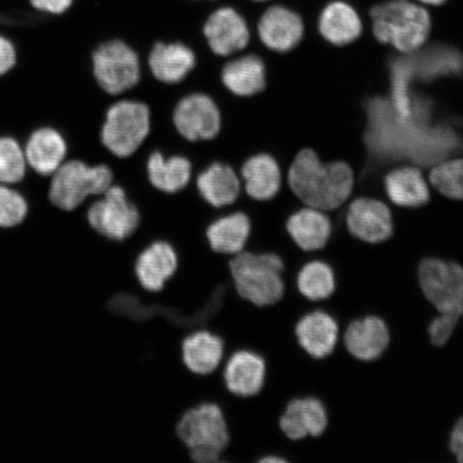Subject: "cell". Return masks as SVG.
Instances as JSON below:
<instances>
[{"label":"cell","instance_id":"cell-1","mask_svg":"<svg viewBox=\"0 0 463 463\" xmlns=\"http://www.w3.org/2000/svg\"><path fill=\"white\" fill-rule=\"evenodd\" d=\"M288 184L307 206L333 211L349 199L354 187V173L345 162L324 164L314 150L303 149L289 167Z\"/></svg>","mask_w":463,"mask_h":463},{"label":"cell","instance_id":"cell-2","mask_svg":"<svg viewBox=\"0 0 463 463\" xmlns=\"http://www.w3.org/2000/svg\"><path fill=\"white\" fill-rule=\"evenodd\" d=\"M235 292L245 302L270 307L286 294V262L276 252L244 250L229 260Z\"/></svg>","mask_w":463,"mask_h":463},{"label":"cell","instance_id":"cell-3","mask_svg":"<svg viewBox=\"0 0 463 463\" xmlns=\"http://www.w3.org/2000/svg\"><path fill=\"white\" fill-rule=\"evenodd\" d=\"M175 431L189 450L191 463H222L230 431L219 404L203 402L188 409L177 421Z\"/></svg>","mask_w":463,"mask_h":463},{"label":"cell","instance_id":"cell-4","mask_svg":"<svg viewBox=\"0 0 463 463\" xmlns=\"http://www.w3.org/2000/svg\"><path fill=\"white\" fill-rule=\"evenodd\" d=\"M373 32L376 40L402 53L419 50L430 37V16L408 0H391L373 8Z\"/></svg>","mask_w":463,"mask_h":463},{"label":"cell","instance_id":"cell-5","mask_svg":"<svg viewBox=\"0 0 463 463\" xmlns=\"http://www.w3.org/2000/svg\"><path fill=\"white\" fill-rule=\"evenodd\" d=\"M112 181L113 173L107 165L67 159L51 176L50 200L62 211H77L91 196L106 193L112 186Z\"/></svg>","mask_w":463,"mask_h":463},{"label":"cell","instance_id":"cell-6","mask_svg":"<svg viewBox=\"0 0 463 463\" xmlns=\"http://www.w3.org/2000/svg\"><path fill=\"white\" fill-rule=\"evenodd\" d=\"M103 198L87 207L85 218L96 234L108 241L129 240L140 228L141 215L120 187L111 186Z\"/></svg>","mask_w":463,"mask_h":463},{"label":"cell","instance_id":"cell-7","mask_svg":"<svg viewBox=\"0 0 463 463\" xmlns=\"http://www.w3.org/2000/svg\"><path fill=\"white\" fill-rule=\"evenodd\" d=\"M149 120V111L145 104L135 101L116 103L109 109L102 127L104 146L118 157H129L146 138Z\"/></svg>","mask_w":463,"mask_h":463},{"label":"cell","instance_id":"cell-8","mask_svg":"<svg viewBox=\"0 0 463 463\" xmlns=\"http://www.w3.org/2000/svg\"><path fill=\"white\" fill-rule=\"evenodd\" d=\"M91 66L98 85L109 95L131 89L140 78L136 52L119 40L98 46L92 52Z\"/></svg>","mask_w":463,"mask_h":463},{"label":"cell","instance_id":"cell-9","mask_svg":"<svg viewBox=\"0 0 463 463\" xmlns=\"http://www.w3.org/2000/svg\"><path fill=\"white\" fill-rule=\"evenodd\" d=\"M422 293L439 314H463V269L438 259L422 260L419 269Z\"/></svg>","mask_w":463,"mask_h":463},{"label":"cell","instance_id":"cell-10","mask_svg":"<svg viewBox=\"0 0 463 463\" xmlns=\"http://www.w3.org/2000/svg\"><path fill=\"white\" fill-rule=\"evenodd\" d=\"M225 389L239 398L259 395L268 378V364L260 353L241 349L225 356L222 364Z\"/></svg>","mask_w":463,"mask_h":463},{"label":"cell","instance_id":"cell-11","mask_svg":"<svg viewBox=\"0 0 463 463\" xmlns=\"http://www.w3.org/2000/svg\"><path fill=\"white\" fill-rule=\"evenodd\" d=\"M179 259L171 242L157 240L137 254L135 274L138 283L148 293H159L178 269Z\"/></svg>","mask_w":463,"mask_h":463},{"label":"cell","instance_id":"cell-12","mask_svg":"<svg viewBox=\"0 0 463 463\" xmlns=\"http://www.w3.org/2000/svg\"><path fill=\"white\" fill-rule=\"evenodd\" d=\"M174 123L181 135L189 141L211 140L220 130L219 109L210 97L191 95L178 103Z\"/></svg>","mask_w":463,"mask_h":463},{"label":"cell","instance_id":"cell-13","mask_svg":"<svg viewBox=\"0 0 463 463\" xmlns=\"http://www.w3.org/2000/svg\"><path fill=\"white\" fill-rule=\"evenodd\" d=\"M28 169L51 177L68 159V142L60 130L44 126L34 129L24 144Z\"/></svg>","mask_w":463,"mask_h":463},{"label":"cell","instance_id":"cell-14","mask_svg":"<svg viewBox=\"0 0 463 463\" xmlns=\"http://www.w3.org/2000/svg\"><path fill=\"white\" fill-rule=\"evenodd\" d=\"M346 224L353 236L369 244H379L392 234V213L379 200L361 198L353 202L346 213Z\"/></svg>","mask_w":463,"mask_h":463},{"label":"cell","instance_id":"cell-15","mask_svg":"<svg viewBox=\"0 0 463 463\" xmlns=\"http://www.w3.org/2000/svg\"><path fill=\"white\" fill-rule=\"evenodd\" d=\"M278 426L283 436L292 442L309 436H321L327 427L326 410L317 398H294L283 409Z\"/></svg>","mask_w":463,"mask_h":463},{"label":"cell","instance_id":"cell-16","mask_svg":"<svg viewBox=\"0 0 463 463\" xmlns=\"http://www.w3.org/2000/svg\"><path fill=\"white\" fill-rule=\"evenodd\" d=\"M181 353L184 366L189 373L210 375L217 372L224 361V341L210 329H196L184 335Z\"/></svg>","mask_w":463,"mask_h":463},{"label":"cell","instance_id":"cell-17","mask_svg":"<svg viewBox=\"0 0 463 463\" xmlns=\"http://www.w3.org/2000/svg\"><path fill=\"white\" fill-rule=\"evenodd\" d=\"M204 34L213 53L228 56L245 49L250 33L247 23L232 8H220L205 23Z\"/></svg>","mask_w":463,"mask_h":463},{"label":"cell","instance_id":"cell-18","mask_svg":"<svg viewBox=\"0 0 463 463\" xmlns=\"http://www.w3.org/2000/svg\"><path fill=\"white\" fill-rule=\"evenodd\" d=\"M259 34L269 49L276 52L291 51L304 36L303 21L294 11L275 5L260 17Z\"/></svg>","mask_w":463,"mask_h":463},{"label":"cell","instance_id":"cell-19","mask_svg":"<svg viewBox=\"0 0 463 463\" xmlns=\"http://www.w3.org/2000/svg\"><path fill=\"white\" fill-rule=\"evenodd\" d=\"M300 347L314 358L331 354L338 340V326L331 316L314 311L304 316L294 328Z\"/></svg>","mask_w":463,"mask_h":463},{"label":"cell","instance_id":"cell-20","mask_svg":"<svg viewBox=\"0 0 463 463\" xmlns=\"http://www.w3.org/2000/svg\"><path fill=\"white\" fill-rule=\"evenodd\" d=\"M252 233L250 219L244 213H233L215 220L206 229L211 250L232 258L246 250Z\"/></svg>","mask_w":463,"mask_h":463},{"label":"cell","instance_id":"cell-21","mask_svg":"<svg viewBox=\"0 0 463 463\" xmlns=\"http://www.w3.org/2000/svg\"><path fill=\"white\" fill-rule=\"evenodd\" d=\"M345 341L350 354L357 360L370 362L383 354L390 344V332L380 317H367L347 327Z\"/></svg>","mask_w":463,"mask_h":463},{"label":"cell","instance_id":"cell-22","mask_svg":"<svg viewBox=\"0 0 463 463\" xmlns=\"http://www.w3.org/2000/svg\"><path fill=\"white\" fill-rule=\"evenodd\" d=\"M287 232L298 248L304 251H316L327 244L332 224L323 211L308 207L289 216Z\"/></svg>","mask_w":463,"mask_h":463},{"label":"cell","instance_id":"cell-23","mask_svg":"<svg viewBox=\"0 0 463 463\" xmlns=\"http://www.w3.org/2000/svg\"><path fill=\"white\" fill-rule=\"evenodd\" d=\"M385 191L393 204L401 207H420L430 199L426 179L420 170L414 166L397 167L387 174Z\"/></svg>","mask_w":463,"mask_h":463},{"label":"cell","instance_id":"cell-24","mask_svg":"<svg viewBox=\"0 0 463 463\" xmlns=\"http://www.w3.org/2000/svg\"><path fill=\"white\" fill-rule=\"evenodd\" d=\"M318 29L326 42L344 46L361 36L363 26L355 9L344 2H334L322 11Z\"/></svg>","mask_w":463,"mask_h":463},{"label":"cell","instance_id":"cell-25","mask_svg":"<svg viewBox=\"0 0 463 463\" xmlns=\"http://www.w3.org/2000/svg\"><path fill=\"white\" fill-rule=\"evenodd\" d=\"M195 65L194 52L182 43H158L149 56V66L156 78L165 83H178Z\"/></svg>","mask_w":463,"mask_h":463},{"label":"cell","instance_id":"cell-26","mask_svg":"<svg viewBox=\"0 0 463 463\" xmlns=\"http://www.w3.org/2000/svg\"><path fill=\"white\" fill-rule=\"evenodd\" d=\"M242 176L247 194L254 200L273 199L280 189V169L269 155H258L249 159L242 167Z\"/></svg>","mask_w":463,"mask_h":463},{"label":"cell","instance_id":"cell-27","mask_svg":"<svg viewBox=\"0 0 463 463\" xmlns=\"http://www.w3.org/2000/svg\"><path fill=\"white\" fill-rule=\"evenodd\" d=\"M222 80L237 96L256 95L265 87L264 63L256 55L239 58L223 68Z\"/></svg>","mask_w":463,"mask_h":463},{"label":"cell","instance_id":"cell-28","mask_svg":"<svg viewBox=\"0 0 463 463\" xmlns=\"http://www.w3.org/2000/svg\"><path fill=\"white\" fill-rule=\"evenodd\" d=\"M200 194L213 207L231 205L240 194V181L230 166L215 164L201 174Z\"/></svg>","mask_w":463,"mask_h":463},{"label":"cell","instance_id":"cell-29","mask_svg":"<svg viewBox=\"0 0 463 463\" xmlns=\"http://www.w3.org/2000/svg\"><path fill=\"white\" fill-rule=\"evenodd\" d=\"M148 176L156 188L167 194L177 193L187 186L191 165L178 156L165 159L161 154L154 153L148 160Z\"/></svg>","mask_w":463,"mask_h":463},{"label":"cell","instance_id":"cell-30","mask_svg":"<svg viewBox=\"0 0 463 463\" xmlns=\"http://www.w3.org/2000/svg\"><path fill=\"white\" fill-rule=\"evenodd\" d=\"M295 285L309 300L326 299L335 291V275L331 266L320 260L307 263L298 271Z\"/></svg>","mask_w":463,"mask_h":463},{"label":"cell","instance_id":"cell-31","mask_svg":"<svg viewBox=\"0 0 463 463\" xmlns=\"http://www.w3.org/2000/svg\"><path fill=\"white\" fill-rule=\"evenodd\" d=\"M28 170L23 144L14 137L0 136V184L16 186Z\"/></svg>","mask_w":463,"mask_h":463},{"label":"cell","instance_id":"cell-32","mask_svg":"<svg viewBox=\"0 0 463 463\" xmlns=\"http://www.w3.org/2000/svg\"><path fill=\"white\" fill-rule=\"evenodd\" d=\"M430 183L447 198L463 201V157L439 162L430 172Z\"/></svg>","mask_w":463,"mask_h":463},{"label":"cell","instance_id":"cell-33","mask_svg":"<svg viewBox=\"0 0 463 463\" xmlns=\"http://www.w3.org/2000/svg\"><path fill=\"white\" fill-rule=\"evenodd\" d=\"M28 202L16 186L0 184V229L10 230L24 222Z\"/></svg>","mask_w":463,"mask_h":463},{"label":"cell","instance_id":"cell-34","mask_svg":"<svg viewBox=\"0 0 463 463\" xmlns=\"http://www.w3.org/2000/svg\"><path fill=\"white\" fill-rule=\"evenodd\" d=\"M459 318L460 316L450 314H439L438 317L434 318L430 326L431 343L437 346L448 344Z\"/></svg>","mask_w":463,"mask_h":463},{"label":"cell","instance_id":"cell-35","mask_svg":"<svg viewBox=\"0 0 463 463\" xmlns=\"http://www.w3.org/2000/svg\"><path fill=\"white\" fill-rule=\"evenodd\" d=\"M16 60V48L13 40L0 33V77L15 66Z\"/></svg>","mask_w":463,"mask_h":463},{"label":"cell","instance_id":"cell-36","mask_svg":"<svg viewBox=\"0 0 463 463\" xmlns=\"http://www.w3.org/2000/svg\"><path fill=\"white\" fill-rule=\"evenodd\" d=\"M73 0H31L37 13L48 15H61L71 7Z\"/></svg>","mask_w":463,"mask_h":463},{"label":"cell","instance_id":"cell-37","mask_svg":"<svg viewBox=\"0 0 463 463\" xmlns=\"http://www.w3.org/2000/svg\"><path fill=\"white\" fill-rule=\"evenodd\" d=\"M449 445L457 460L463 463V419L457 422L451 431Z\"/></svg>","mask_w":463,"mask_h":463},{"label":"cell","instance_id":"cell-38","mask_svg":"<svg viewBox=\"0 0 463 463\" xmlns=\"http://www.w3.org/2000/svg\"><path fill=\"white\" fill-rule=\"evenodd\" d=\"M420 2L426 5H439L447 2V0H420Z\"/></svg>","mask_w":463,"mask_h":463},{"label":"cell","instance_id":"cell-39","mask_svg":"<svg viewBox=\"0 0 463 463\" xmlns=\"http://www.w3.org/2000/svg\"><path fill=\"white\" fill-rule=\"evenodd\" d=\"M254 2H265V0H254Z\"/></svg>","mask_w":463,"mask_h":463},{"label":"cell","instance_id":"cell-40","mask_svg":"<svg viewBox=\"0 0 463 463\" xmlns=\"http://www.w3.org/2000/svg\"><path fill=\"white\" fill-rule=\"evenodd\" d=\"M111 445H112V436H111ZM111 449H112V447H111ZM112 462H113V456H112Z\"/></svg>","mask_w":463,"mask_h":463}]
</instances>
